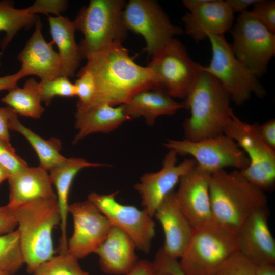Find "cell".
Segmentation results:
<instances>
[{
  "instance_id": "36",
  "label": "cell",
  "mask_w": 275,
  "mask_h": 275,
  "mask_svg": "<svg viewBox=\"0 0 275 275\" xmlns=\"http://www.w3.org/2000/svg\"><path fill=\"white\" fill-rule=\"evenodd\" d=\"M251 13L271 32L275 33L274 1L258 0Z\"/></svg>"
},
{
  "instance_id": "17",
  "label": "cell",
  "mask_w": 275,
  "mask_h": 275,
  "mask_svg": "<svg viewBox=\"0 0 275 275\" xmlns=\"http://www.w3.org/2000/svg\"><path fill=\"white\" fill-rule=\"evenodd\" d=\"M42 26L39 18L33 34L17 56L21 63L18 71L21 78L34 75L46 81L63 76L60 57L53 50L52 41L47 42L44 38Z\"/></svg>"
},
{
  "instance_id": "10",
  "label": "cell",
  "mask_w": 275,
  "mask_h": 275,
  "mask_svg": "<svg viewBox=\"0 0 275 275\" xmlns=\"http://www.w3.org/2000/svg\"><path fill=\"white\" fill-rule=\"evenodd\" d=\"M231 29L232 51L257 78L266 71L275 54V35L247 10L240 13Z\"/></svg>"
},
{
  "instance_id": "33",
  "label": "cell",
  "mask_w": 275,
  "mask_h": 275,
  "mask_svg": "<svg viewBox=\"0 0 275 275\" xmlns=\"http://www.w3.org/2000/svg\"><path fill=\"white\" fill-rule=\"evenodd\" d=\"M78 78L74 84L76 96L78 98L77 111H82L91 104L95 93V84L92 74L85 71L79 70L77 74Z\"/></svg>"
},
{
  "instance_id": "1",
  "label": "cell",
  "mask_w": 275,
  "mask_h": 275,
  "mask_svg": "<svg viewBox=\"0 0 275 275\" xmlns=\"http://www.w3.org/2000/svg\"><path fill=\"white\" fill-rule=\"evenodd\" d=\"M87 60L80 70L90 72L95 84V96L89 107L122 105L141 91L155 89L151 69L138 64L122 42H114Z\"/></svg>"
},
{
  "instance_id": "39",
  "label": "cell",
  "mask_w": 275,
  "mask_h": 275,
  "mask_svg": "<svg viewBox=\"0 0 275 275\" xmlns=\"http://www.w3.org/2000/svg\"><path fill=\"white\" fill-rule=\"evenodd\" d=\"M17 224L13 208L0 206V235L15 230Z\"/></svg>"
},
{
  "instance_id": "41",
  "label": "cell",
  "mask_w": 275,
  "mask_h": 275,
  "mask_svg": "<svg viewBox=\"0 0 275 275\" xmlns=\"http://www.w3.org/2000/svg\"><path fill=\"white\" fill-rule=\"evenodd\" d=\"M15 112L10 107H0V139L7 142L10 141L9 123Z\"/></svg>"
},
{
  "instance_id": "46",
  "label": "cell",
  "mask_w": 275,
  "mask_h": 275,
  "mask_svg": "<svg viewBox=\"0 0 275 275\" xmlns=\"http://www.w3.org/2000/svg\"><path fill=\"white\" fill-rule=\"evenodd\" d=\"M10 176V173L0 164V184Z\"/></svg>"
},
{
  "instance_id": "7",
  "label": "cell",
  "mask_w": 275,
  "mask_h": 275,
  "mask_svg": "<svg viewBox=\"0 0 275 275\" xmlns=\"http://www.w3.org/2000/svg\"><path fill=\"white\" fill-rule=\"evenodd\" d=\"M212 57L208 66L201 69L215 77L236 105L249 100L252 94L259 98L266 91L257 78L234 55L224 34H208Z\"/></svg>"
},
{
  "instance_id": "27",
  "label": "cell",
  "mask_w": 275,
  "mask_h": 275,
  "mask_svg": "<svg viewBox=\"0 0 275 275\" xmlns=\"http://www.w3.org/2000/svg\"><path fill=\"white\" fill-rule=\"evenodd\" d=\"M9 129L19 132L28 140L38 157L39 166L47 171H50L66 159L67 158L60 153L62 144L59 139H43L21 124L16 113L10 119Z\"/></svg>"
},
{
  "instance_id": "8",
  "label": "cell",
  "mask_w": 275,
  "mask_h": 275,
  "mask_svg": "<svg viewBox=\"0 0 275 275\" xmlns=\"http://www.w3.org/2000/svg\"><path fill=\"white\" fill-rule=\"evenodd\" d=\"M147 66L153 73L155 90L173 98L185 99L202 71V65L190 58L182 43L175 38L152 57Z\"/></svg>"
},
{
  "instance_id": "5",
  "label": "cell",
  "mask_w": 275,
  "mask_h": 275,
  "mask_svg": "<svg viewBox=\"0 0 275 275\" xmlns=\"http://www.w3.org/2000/svg\"><path fill=\"white\" fill-rule=\"evenodd\" d=\"M238 252V234L211 218L194 229L178 263L185 275H213Z\"/></svg>"
},
{
  "instance_id": "18",
  "label": "cell",
  "mask_w": 275,
  "mask_h": 275,
  "mask_svg": "<svg viewBox=\"0 0 275 275\" xmlns=\"http://www.w3.org/2000/svg\"><path fill=\"white\" fill-rule=\"evenodd\" d=\"M267 206L255 211L239 232V252L256 265L275 263V240L268 225Z\"/></svg>"
},
{
  "instance_id": "45",
  "label": "cell",
  "mask_w": 275,
  "mask_h": 275,
  "mask_svg": "<svg viewBox=\"0 0 275 275\" xmlns=\"http://www.w3.org/2000/svg\"><path fill=\"white\" fill-rule=\"evenodd\" d=\"M255 275H275V263L256 265Z\"/></svg>"
},
{
  "instance_id": "23",
  "label": "cell",
  "mask_w": 275,
  "mask_h": 275,
  "mask_svg": "<svg viewBox=\"0 0 275 275\" xmlns=\"http://www.w3.org/2000/svg\"><path fill=\"white\" fill-rule=\"evenodd\" d=\"M104 164L92 163L78 157L67 158L60 164L49 171L52 183L56 190L58 205L61 216V232L59 243V253L67 251V222L69 213L68 197L73 179L82 169L90 167H98Z\"/></svg>"
},
{
  "instance_id": "25",
  "label": "cell",
  "mask_w": 275,
  "mask_h": 275,
  "mask_svg": "<svg viewBox=\"0 0 275 275\" xmlns=\"http://www.w3.org/2000/svg\"><path fill=\"white\" fill-rule=\"evenodd\" d=\"M122 105L130 120L142 117L149 126L153 125L159 116L172 115L185 108L183 102L176 101L166 93L155 89L141 91Z\"/></svg>"
},
{
  "instance_id": "2",
  "label": "cell",
  "mask_w": 275,
  "mask_h": 275,
  "mask_svg": "<svg viewBox=\"0 0 275 275\" xmlns=\"http://www.w3.org/2000/svg\"><path fill=\"white\" fill-rule=\"evenodd\" d=\"M185 99V108L190 112L183 123L186 140L198 141L224 134L231 119V99L215 77L202 70Z\"/></svg>"
},
{
  "instance_id": "13",
  "label": "cell",
  "mask_w": 275,
  "mask_h": 275,
  "mask_svg": "<svg viewBox=\"0 0 275 275\" xmlns=\"http://www.w3.org/2000/svg\"><path fill=\"white\" fill-rule=\"evenodd\" d=\"M117 194L118 191L108 194L92 192L88 200L108 218L112 226L126 233L134 241L137 249L149 253L155 235L153 217L144 209L119 203L116 199Z\"/></svg>"
},
{
  "instance_id": "32",
  "label": "cell",
  "mask_w": 275,
  "mask_h": 275,
  "mask_svg": "<svg viewBox=\"0 0 275 275\" xmlns=\"http://www.w3.org/2000/svg\"><path fill=\"white\" fill-rule=\"evenodd\" d=\"M41 99L49 105L56 96L72 97L76 96L74 84L68 77L60 76L52 80L40 81Z\"/></svg>"
},
{
  "instance_id": "37",
  "label": "cell",
  "mask_w": 275,
  "mask_h": 275,
  "mask_svg": "<svg viewBox=\"0 0 275 275\" xmlns=\"http://www.w3.org/2000/svg\"><path fill=\"white\" fill-rule=\"evenodd\" d=\"M68 2L65 0H37L32 5L26 8L30 13H42L49 16L52 13L58 16L67 8Z\"/></svg>"
},
{
  "instance_id": "22",
  "label": "cell",
  "mask_w": 275,
  "mask_h": 275,
  "mask_svg": "<svg viewBox=\"0 0 275 275\" xmlns=\"http://www.w3.org/2000/svg\"><path fill=\"white\" fill-rule=\"evenodd\" d=\"M9 199L12 208L41 199H57L48 171L39 166L29 167L11 175L8 179Z\"/></svg>"
},
{
  "instance_id": "15",
  "label": "cell",
  "mask_w": 275,
  "mask_h": 275,
  "mask_svg": "<svg viewBox=\"0 0 275 275\" xmlns=\"http://www.w3.org/2000/svg\"><path fill=\"white\" fill-rule=\"evenodd\" d=\"M177 155L176 152L169 150L162 161V168L157 172L143 174L134 185L143 209L152 217L164 199L174 190L180 178L197 164L193 158L177 164Z\"/></svg>"
},
{
  "instance_id": "3",
  "label": "cell",
  "mask_w": 275,
  "mask_h": 275,
  "mask_svg": "<svg viewBox=\"0 0 275 275\" xmlns=\"http://www.w3.org/2000/svg\"><path fill=\"white\" fill-rule=\"evenodd\" d=\"M209 193L212 218L237 234L255 211L267 206L264 191L237 169L212 173Z\"/></svg>"
},
{
  "instance_id": "40",
  "label": "cell",
  "mask_w": 275,
  "mask_h": 275,
  "mask_svg": "<svg viewBox=\"0 0 275 275\" xmlns=\"http://www.w3.org/2000/svg\"><path fill=\"white\" fill-rule=\"evenodd\" d=\"M258 131L262 141L275 149V120L271 119L262 125L258 124Z\"/></svg>"
},
{
  "instance_id": "30",
  "label": "cell",
  "mask_w": 275,
  "mask_h": 275,
  "mask_svg": "<svg viewBox=\"0 0 275 275\" xmlns=\"http://www.w3.org/2000/svg\"><path fill=\"white\" fill-rule=\"evenodd\" d=\"M24 264L17 230L0 235V270L12 275Z\"/></svg>"
},
{
  "instance_id": "38",
  "label": "cell",
  "mask_w": 275,
  "mask_h": 275,
  "mask_svg": "<svg viewBox=\"0 0 275 275\" xmlns=\"http://www.w3.org/2000/svg\"><path fill=\"white\" fill-rule=\"evenodd\" d=\"M157 271L170 275H185L179 265L177 259L165 253L162 248L158 250L153 261Z\"/></svg>"
},
{
  "instance_id": "12",
  "label": "cell",
  "mask_w": 275,
  "mask_h": 275,
  "mask_svg": "<svg viewBox=\"0 0 275 275\" xmlns=\"http://www.w3.org/2000/svg\"><path fill=\"white\" fill-rule=\"evenodd\" d=\"M163 145L177 155L191 156L199 167L211 174L227 167L241 170L249 164L245 152L225 134L198 141L169 139Z\"/></svg>"
},
{
  "instance_id": "14",
  "label": "cell",
  "mask_w": 275,
  "mask_h": 275,
  "mask_svg": "<svg viewBox=\"0 0 275 275\" xmlns=\"http://www.w3.org/2000/svg\"><path fill=\"white\" fill-rule=\"evenodd\" d=\"M73 232L68 240L67 252L78 259L96 250L106 238L112 227L108 218L88 199L69 204Z\"/></svg>"
},
{
  "instance_id": "4",
  "label": "cell",
  "mask_w": 275,
  "mask_h": 275,
  "mask_svg": "<svg viewBox=\"0 0 275 275\" xmlns=\"http://www.w3.org/2000/svg\"><path fill=\"white\" fill-rule=\"evenodd\" d=\"M27 270L32 273L55 254L52 232L60 224L57 199H41L13 208Z\"/></svg>"
},
{
  "instance_id": "31",
  "label": "cell",
  "mask_w": 275,
  "mask_h": 275,
  "mask_svg": "<svg viewBox=\"0 0 275 275\" xmlns=\"http://www.w3.org/2000/svg\"><path fill=\"white\" fill-rule=\"evenodd\" d=\"M76 257L68 253H59L38 266L33 275H89Z\"/></svg>"
},
{
  "instance_id": "11",
  "label": "cell",
  "mask_w": 275,
  "mask_h": 275,
  "mask_svg": "<svg viewBox=\"0 0 275 275\" xmlns=\"http://www.w3.org/2000/svg\"><path fill=\"white\" fill-rule=\"evenodd\" d=\"M127 31L140 35L146 47L144 51L152 57L175 35L183 30L174 25L159 4L154 0H130L123 11Z\"/></svg>"
},
{
  "instance_id": "29",
  "label": "cell",
  "mask_w": 275,
  "mask_h": 275,
  "mask_svg": "<svg viewBox=\"0 0 275 275\" xmlns=\"http://www.w3.org/2000/svg\"><path fill=\"white\" fill-rule=\"evenodd\" d=\"M13 5L10 1H0V31H4L6 34L0 42L2 51L18 31L35 25L39 18L37 15L30 13L26 8L17 9Z\"/></svg>"
},
{
  "instance_id": "43",
  "label": "cell",
  "mask_w": 275,
  "mask_h": 275,
  "mask_svg": "<svg viewBox=\"0 0 275 275\" xmlns=\"http://www.w3.org/2000/svg\"><path fill=\"white\" fill-rule=\"evenodd\" d=\"M21 78L18 72L13 74L0 76V91H9L17 87V82Z\"/></svg>"
},
{
  "instance_id": "48",
  "label": "cell",
  "mask_w": 275,
  "mask_h": 275,
  "mask_svg": "<svg viewBox=\"0 0 275 275\" xmlns=\"http://www.w3.org/2000/svg\"><path fill=\"white\" fill-rule=\"evenodd\" d=\"M0 275H10V274L0 270Z\"/></svg>"
},
{
  "instance_id": "20",
  "label": "cell",
  "mask_w": 275,
  "mask_h": 275,
  "mask_svg": "<svg viewBox=\"0 0 275 275\" xmlns=\"http://www.w3.org/2000/svg\"><path fill=\"white\" fill-rule=\"evenodd\" d=\"M154 217L163 230L164 252L172 258H180L190 240L194 228L179 207L174 190L162 201Z\"/></svg>"
},
{
  "instance_id": "34",
  "label": "cell",
  "mask_w": 275,
  "mask_h": 275,
  "mask_svg": "<svg viewBox=\"0 0 275 275\" xmlns=\"http://www.w3.org/2000/svg\"><path fill=\"white\" fill-rule=\"evenodd\" d=\"M256 265L239 252L225 261L213 275H255Z\"/></svg>"
},
{
  "instance_id": "9",
  "label": "cell",
  "mask_w": 275,
  "mask_h": 275,
  "mask_svg": "<svg viewBox=\"0 0 275 275\" xmlns=\"http://www.w3.org/2000/svg\"><path fill=\"white\" fill-rule=\"evenodd\" d=\"M258 124H249L231 113V119L224 134L230 137L249 159L248 166L240 170L245 178L262 190H269L275 182V149L260 138Z\"/></svg>"
},
{
  "instance_id": "16",
  "label": "cell",
  "mask_w": 275,
  "mask_h": 275,
  "mask_svg": "<svg viewBox=\"0 0 275 275\" xmlns=\"http://www.w3.org/2000/svg\"><path fill=\"white\" fill-rule=\"evenodd\" d=\"M211 175L196 164L180 178L178 190L175 191L179 207L194 229L212 218Z\"/></svg>"
},
{
  "instance_id": "19",
  "label": "cell",
  "mask_w": 275,
  "mask_h": 275,
  "mask_svg": "<svg viewBox=\"0 0 275 275\" xmlns=\"http://www.w3.org/2000/svg\"><path fill=\"white\" fill-rule=\"evenodd\" d=\"M234 13L226 1L206 0L182 18L185 32L199 42L208 34H224L232 28Z\"/></svg>"
},
{
  "instance_id": "28",
  "label": "cell",
  "mask_w": 275,
  "mask_h": 275,
  "mask_svg": "<svg viewBox=\"0 0 275 275\" xmlns=\"http://www.w3.org/2000/svg\"><path fill=\"white\" fill-rule=\"evenodd\" d=\"M17 114L34 119L40 118L45 109L41 105L40 82L34 78L28 79L22 88L17 87L9 91L1 99Z\"/></svg>"
},
{
  "instance_id": "44",
  "label": "cell",
  "mask_w": 275,
  "mask_h": 275,
  "mask_svg": "<svg viewBox=\"0 0 275 275\" xmlns=\"http://www.w3.org/2000/svg\"><path fill=\"white\" fill-rule=\"evenodd\" d=\"M258 0H227L226 2L233 12L240 13L247 11V8Z\"/></svg>"
},
{
  "instance_id": "24",
  "label": "cell",
  "mask_w": 275,
  "mask_h": 275,
  "mask_svg": "<svg viewBox=\"0 0 275 275\" xmlns=\"http://www.w3.org/2000/svg\"><path fill=\"white\" fill-rule=\"evenodd\" d=\"M75 127L77 130L72 141L76 144L87 136L94 133H109L130 119L123 105L112 106L102 104L82 111H76Z\"/></svg>"
},
{
  "instance_id": "47",
  "label": "cell",
  "mask_w": 275,
  "mask_h": 275,
  "mask_svg": "<svg viewBox=\"0 0 275 275\" xmlns=\"http://www.w3.org/2000/svg\"><path fill=\"white\" fill-rule=\"evenodd\" d=\"M156 275H170V274H168L165 273H163V272H159V271L157 270V272H156Z\"/></svg>"
},
{
  "instance_id": "26",
  "label": "cell",
  "mask_w": 275,
  "mask_h": 275,
  "mask_svg": "<svg viewBox=\"0 0 275 275\" xmlns=\"http://www.w3.org/2000/svg\"><path fill=\"white\" fill-rule=\"evenodd\" d=\"M52 42L58 48L63 76L74 75L82 59L79 44L75 38L76 30L73 21L62 15L48 16Z\"/></svg>"
},
{
  "instance_id": "6",
  "label": "cell",
  "mask_w": 275,
  "mask_h": 275,
  "mask_svg": "<svg viewBox=\"0 0 275 275\" xmlns=\"http://www.w3.org/2000/svg\"><path fill=\"white\" fill-rule=\"evenodd\" d=\"M124 0H91L73 21L84 38L79 44L82 58L87 59L109 44L122 41L127 34L123 20Z\"/></svg>"
},
{
  "instance_id": "21",
  "label": "cell",
  "mask_w": 275,
  "mask_h": 275,
  "mask_svg": "<svg viewBox=\"0 0 275 275\" xmlns=\"http://www.w3.org/2000/svg\"><path fill=\"white\" fill-rule=\"evenodd\" d=\"M132 239L119 228L112 226L109 233L95 253L101 270L112 275L126 274L138 260Z\"/></svg>"
},
{
  "instance_id": "35",
  "label": "cell",
  "mask_w": 275,
  "mask_h": 275,
  "mask_svg": "<svg viewBox=\"0 0 275 275\" xmlns=\"http://www.w3.org/2000/svg\"><path fill=\"white\" fill-rule=\"evenodd\" d=\"M0 164L10 174L19 173L27 168V163L18 156L10 143L0 139Z\"/></svg>"
},
{
  "instance_id": "42",
  "label": "cell",
  "mask_w": 275,
  "mask_h": 275,
  "mask_svg": "<svg viewBox=\"0 0 275 275\" xmlns=\"http://www.w3.org/2000/svg\"><path fill=\"white\" fill-rule=\"evenodd\" d=\"M156 272L153 262L142 259L139 260L125 275H156Z\"/></svg>"
}]
</instances>
